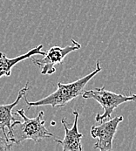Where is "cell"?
<instances>
[{
    "label": "cell",
    "mask_w": 136,
    "mask_h": 151,
    "mask_svg": "<svg viewBox=\"0 0 136 151\" xmlns=\"http://www.w3.org/2000/svg\"><path fill=\"white\" fill-rule=\"evenodd\" d=\"M101 70H102V67L100 66L99 61H97L96 68L92 73L84 76L83 78L76 81H73L72 83H68V84H63L61 82H59L58 88L54 93H51L50 95L46 96L39 101H29L26 98V95H24V101L26 104L28 105V108L47 106V105H50L52 108L65 107L71 101L74 100L79 95H81L84 87L87 86V84L96 74L101 72Z\"/></svg>",
    "instance_id": "6da1fadb"
},
{
    "label": "cell",
    "mask_w": 136,
    "mask_h": 151,
    "mask_svg": "<svg viewBox=\"0 0 136 151\" xmlns=\"http://www.w3.org/2000/svg\"><path fill=\"white\" fill-rule=\"evenodd\" d=\"M16 114L22 117L23 122L17 120L11 125V134L8 136V140L12 143L19 144L25 140H31L35 143H38L42 139L54 137L45 128L43 111H40L35 118H28L24 109H19Z\"/></svg>",
    "instance_id": "7a4b0ae2"
},
{
    "label": "cell",
    "mask_w": 136,
    "mask_h": 151,
    "mask_svg": "<svg viewBox=\"0 0 136 151\" xmlns=\"http://www.w3.org/2000/svg\"><path fill=\"white\" fill-rule=\"evenodd\" d=\"M84 99H93L100 104L104 109L102 114H96L95 121L102 122L106 119H109L114 111L120 105L128 102V101H136V94L132 95H124L115 93L111 91H108L103 87H97L93 90H87L81 93Z\"/></svg>",
    "instance_id": "3957f363"
},
{
    "label": "cell",
    "mask_w": 136,
    "mask_h": 151,
    "mask_svg": "<svg viewBox=\"0 0 136 151\" xmlns=\"http://www.w3.org/2000/svg\"><path fill=\"white\" fill-rule=\"evenodd\" d=\"M81 48V45L75 41V40H72V45H67L64 48L60 46H52L47 52H45L44 58L41 60H38L31 57L32 62L41 68V74H52L56 72L55 65L58 64H62L66 56H67L72 52L79 50Z\"/></svg>",
    "instance_id": "277c9868"
},
{
    "label": "cell",
    "mask_w": 136,
    "mask_h": 151,
    "mask_svg": "<svg viewBox=\"0 0 136 151\" xmlns=\"http://www.w3.org/2000/svg\"><path fill=\"white\" fill-rule=\"evenodd\" d=\"M123 121V116H116L107 122H103L99 126L91 128V135L96 139L93 148L101 151H111L113 150V140L119 124Z\"/></svg>",
    "instance_id": "5b68a950"
},
{
    "label": "cell",
    "mask_w": 136,
    "mask_h": 151,
    "mask_svg": "<svg viewBox=\"0 0 136 151\" xmlns=\"http://www.w3.org/2000/svg\"><path fill=\"white\" fill-rule=\"evenodd\" d=\"M74 115V122L71 129H68L67 122L63 119L61 121L64 129H65V137L63 140H59L54 137V141L62 146L63 151H82L81 139L83 134L78 130V120H79V113L77 111L72 112Z\"/></svg>",
    "instance_id": "8992f818"
},
{
    "label": "cell",
    "mask_w": 136,
    "mask_h": 151,
    "mask_svg": "<svg viewBox=\"0 0 136 151\" xmlns=\"http://www.w3.org/2000/svg\"><path fill=\"white\" fill-rule=\"evenodd\" d=\"M29 82L26 83V85L19 90V95L14 102L10 104H3L0 105V129L3 131L4 137L8 139V136L11 134V125L14 122L17 120L12 116V109L15 108L20 100L24 95H26V93L28 91Z\"/></svg>",
    "instance_id": "52a82bcc"
},
{
    "label": "cell",
    "mask_w": 136,
    "mask_h": 151,
    "mask_svg": "<svg viewBox=\"0 0 136 151\" xmlns=\"http://www.w3.org/2000/svg\"><path fill=\"white\" fill-rule=\"evenodd\" d=\"M42 48H43V45H39L32 48L26 53L12 59L8 58L4 52H0V78H2L3 76H10L11 74L12 67L17 65L19 62H21L26 59H29L33 55H44L45 52L42 51Z\"/></svg>",
    "instance_id": "ba28073f"
},
{
    "label": "cell",
    "mask_w": 136,
    "mask_h": 151,
    "mask_svg": "<svg viewBox=\"0 0 136 151\" xmlns=\"http://www.w3.org/2000/svg\"><path fill=\"white\" fill-rule=\"evenodd\" d=\"M12 142L5 137L0 136V151H9L11 150Z\"/></svg>",
    "instance_id": "9c48e42d"
},
{
    "label": "cell",
    "mask_w": 136,
    "mask_h": 151,
    "mask_svg": "<svg viewBox=\"0 0 136 151\" xmlns=\"http://www.w3.org/2000/svg\"><path fill=\"white\" fill-rule=\"evenodd\" d=\"M51 124H52V126H54V125H55V124H56V122H53V121H52V122H51Z\"/></svg>",
    "instance_id": "30bf717a"
}]
</instances>
